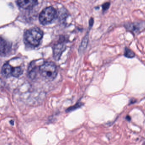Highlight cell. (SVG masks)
<instances>
[{"label": "cell", "mask_w": 145, "mask_h": 145, "mask_svg": "<svg viewBox=\"0 0 145 145\" xmlns=\"http://www.w3.org/2000/svg\"><path fill=\"white\" fill-rule=\"evenodd\" d=\"M43 35L44 32L40 28L32 27L26 31L24 38L28 44L33 47H36L39 45Z\"/></svg>", "instance_id": "obj_1"}, {"label": "cell", "mask_w": 145, "mask_h": 145, "mask_svg": "<svg viewBox=\"0 0 145 145\" xmlns=\"http://www.w3.org/2000/svg\"><path fill=\"white\" fill-rule=\"evenodd\" d=\"M39 71L41 76L49 80L55 79L57 73V66L52 62H44L40 66Z\"/></svg>", "instance_id": "obj_2"}, {"label": "cell", "mask_w": 145, "mask_h": 145, "mask_svg": "<svg viewBox=\"0 0 145 145\" xmlns=\"http://www.w3.org/2000/svg\"><path fill=\"white\" fill-rule=\"evenodd\" d=\"M57 14V11L53 7H49L44 8L39 16L40 23L43 25H46L50 23L55 19Z\"/></svg>", "instance_id": "obj_3"}, {"label": "cell", "mask_w": 145, "mask_h": 145, "mask_svg": "<svg viewBox=\"0 0 145 145\" xmlns=\"http://www.w3.org/2000/svg\"><path fill=\"white\" fill-rule=\"evenodd\" d=\"M66 45L63 41H59L54 45L53 48V57L56 60L60 58L61 54L65 50Z\"/></svg>", "instance_id": "obj_4"}, {"label": "cell", "mask_w": 145, "mask_h": 145, "mask_svg": "<svg viewBox=\"0 0 145 145\" xmlns=\"http://www.w3.org/2000/svg\"><path fill=\"white\" fill-rule=\"evenodd\" d=\"M11 49L10 43L1 37L0 40V53L1 55H6L10 51Z\"/></svg>", "instance_id": "obj_5"}, {"label": "cell", "mask_w": 145, "mask_h": 145, "mask_svg": "<svg viewBox=\"0 0 145 145\" xmlns=\"http://www.w3.org/2000/svg\"><path fill=\"white\" fill-rule=\"evenodd\" d=\"M18 4L23 9H27L29 8H31L36 6L38 4V1H33V0H20L18 1Z\"/></svg>", "instance_id": "obj_6"}, {"label": "cell", "mask_w": 145, "mask_h": 145, "mask_svg": "<svg viewBox=\"0 0 145 145\" xmlns=\"http://www.w3.org/2000/svg\"><path fill=\"white\" fill-rule=\"evenodd\" d=\"M13 67L8 63H6L3 66L1 73L5 78H9L11 76Z\"/></svg>", "instance_id": "obj_7"}, {"label": "cell", "mask_w": 145, "mask_h": 145, "mask_svg": "<svg viewBox=\"0 0 145 145\" xmlns=\"http://www.w3.org/2000/svg\"><path fill=\"white\" fill-rule=\"evenodd\" d=\"M141 24L138 23H128L125 25L126 29L133 32H137L141 30Z\"/></svg>", "instance_id": "obj_8"}, {"label": "cell", "mask_w": 145, "mask_h": 145, "mask_svg": "<svg viewBox=\"0 0 145 145\" xmlns=\"http://www.w3.org/2000/svg\"><path fill=\"white\" fill-rule=\"evenodd\" d=\"M35 61H33L30 63L28 69V74L30 78H34L36 76L37 70V67L34 64Z\"/></svg>", "instance_id": "obj_9"}, {"label": "cell", "mask_w": 145, "mask_h": 145, "mask_svg": "<svg viewBox=\"0 0 145 145\" xmlns=\"http://www.w3.org/2000/svg\"><path fill=\"white\" fill-rule=\"evenodd\" d=\"M23 72V70L20 66L13 67L11 76L15 78H18L21 76V74H22Z\"/></svg>", "instance_id": "obj_10"}, {"label": "cell", "mask_w": 145, "mask_h": 145, "mask_svg": "<svg viewBox=\"0 0 145 145\" xmlns=\"http://www.w3.org/2000/svg\"><path fill=\"white\" fill-rule=\"evenodd\" d=\"M124 56L128 58H133L135 56V53L131 49L126 47L125 49Z\"/></svg>", "instance_id": "obj_11"}, {"label": "cell", "mask_w": 145, "mask_h": 145, "mask_svg": "<svg viewBox=\"0 0 145 145\" xmlns=\"http://www.w3.org/2000/svg\"><path fill=\"white\" fill-rule=\"evenodd\" d=\"M84 104H83L82 103H77L76 105L73 106H71L68 109H67L66 110V112H70L71 111H74V110L80 107L81 106H82Z\"/></svg>", "instance_id": "obj_12"}, {"label": "cell", "mask_w": 145, "mask_h": 145, "mask_svg": "<svg viewBox=\"0 0 145 145\" xmlns=\"http://www.w3.org/2000/svg\"><path fill=\"white\" fill-rule=\"evenodd\" d=\"M88 42V34H86L82 41L80 48H82V49H85L87 47Z\"/></svg>", "instance_id": "obj_13"}, {"label": "cell", "mask_w": 145, "mask_h": 145, "mask_svg": "<svg viewBox=\"0 0 145 145\" xmlns=\"http://www.w3.org/2000/svg\"><path fill=\"white\" fill-rule=\"evenodd\" d=\"M110 6V3L109 2L105 3L102 5L103 10L105 11L107 10L109 7Z\"/></svg>", "instance_id": "obj_14"}, {"label": "cell", "mask_w": 145, "mask_h": 145, "mask_svg": "<svg viewBox=\"0 0 145 145\" xmlns=\"http://www.w3.org/2000/svg\"><path fill=\"white\" fill-rule=\"evenodd\" d=\"M93 24H94V19L92 18H91L90 19L89 21V26L91 27L93 25Z\"/></svg>", "instance_id": "obj_15"}, {"label": "cell", "mask_w": 145, "mask_h": 145, "mask_svg": "<svg viewBox=\"0 0 145 145\" xmlns=\"http://www.w3.org/2000/svg\"><path fill=\"white\" fill-rule=\"evenodd\" d=\"M136 101H137V100L134 98H132L131 100L130 101V102L129 103V105H130V104H134L135 103H136Z\"/></svg>", "instance_id": "obj_16"}, {"label": "cell", "mask_w": 145, "mask_h": 145, "mask_svg": "<svg viewBox=\"0 0 145 145\" xmlns=\"http://www.w3.org/2000/svg\"><path fill=\"white\" fill-rule=\"evenodd\" d=\"M126 119L127 121H130L131 120V117L130 116L127 115L126 116Z\"/></svg>", "instance_id": "obj_17"}, {"label": "cell", "mask_w": 145, "mask_h": 145, "mask_svg": "<svg viewBox=\"0 0 145 145\" xmlns=\"http://www.w3.org/2000/svg\"><path fill=\"white\" fill-rule=\"evenodd\" d=\"M10 123H11V124L12 125H13L14 124V121L13 120H11L10 121Z\"/></svg>", "instance_id": "obj_18"}]
</instances>
